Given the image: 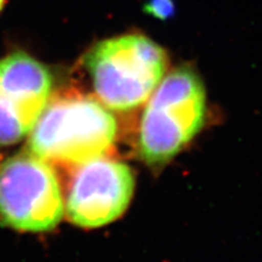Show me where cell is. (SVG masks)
Listing matches in <instances>:
<instances>
[{
    "label": "cell",
    "instance_id": "cell-2",
    "mask_svg": "<svg viewBox=\"0 0 262 262\" xmlns=\"http://www.w3.org/2000/svg\"><path fill=\"white\" fill-rule=\"evenodd\" d=\"M84 68L95 97L108 110L129 112L147 101L165 76L167 54L141 34L104 39L89 49Z\"/></svg>",
    "mask_w": 262,
    "mask_h": 262
},
{
    "label": "cell",
    "instance_id": "cell-3",
    "mask_svg": "<svg viewBox=\"0 0 262 262\" xmlns=\"http://www.w3.org/2000/svg\"><path fill=\"white\" fill-rule=\"evenodd\" d=\"M138 137V152L151 167L173 160L200 131L206 90L192 69L180 67L163 78L149 97Z\"/></svg>",
    "mask_w": 262,
    "mask_h": 262
},
{
    "label": "cell",
    "instance_id": "cell-8",
    "mask_svg": "<svg viewBox=\"0 0 262 262\" xmlns=\"http://www.w3.org/2000/svg\"><path fill=\"white\" fill-rule=\"evenodd\" d=\"M5 4H6V0H0V11H2V9L4 8Z\"/></svg>",
    "mask_w": 262,
    "mask_h": 262
},
{
    "label": "cell",
    "instance_id": "cell-7",
    "mask_svg": "<svg viewBox=\"0 0 262 262\" xmlns=\"http://www.w3.org/2000/svg\"><path fill=\"white\" fill-rule=\"evenodd\" d=\"M145 9L155 18H166L173 11V5L170 0H150Z\"/></svg>",
    "mask_w": 262,
    "mask_h": 262
},
{
    "label": "cell",
    "instance_id": "cell-6",
    "mask_svg": "<svg viewBox=\"0 0 262 262\" xmlns=\"http://www.w3.org/2000/svg\"><path fill=\"white\" fill-rule=\"evenodd\" d=\"M52 89L51 71L32 56L16 52L0 59V145L30 135Z\"/></svg>",
    "mask_w": 262,
    "mask_h": 262
},
{
    "label": "cell",
    "instance_id": "cell-4",
    "mask_svg": "<svg viewBox=\"0 0 262 262\" xmlns=\"http://www.w3.org/2000/svg\"><path fill=\"white\" fill-rule=\"evenodd\" d=\"M63 213V195L51 164L29 151L0 162V224L46 232L58 225Z\"/></svg>",
    "mask_w": 262,
    "mask_h": 262
},
{
    "label": "cell",
    "instance_id": "cell-1",
    "mask_svg": "<svg viewBox=\"0 0 262 262\" xmlns=\"http://www.w3.org/2000/svg\"><path fill=\"white\" fill-rule=\"evenodd\" d=\"M116 136V119L96 97L60 91L51 96L31 130L28 151L51 165L77 167L104 157Z\"/></svg>",
    "mask_w": 262,
    "mask_h": 262
},
{
    "label": "cell",
    "instance_id": "cell-5",
    "mask_svg": "<svg viewBox=\"0 0 262 262\" xmlns=\"http://www.w3.org/2000/svg\"><path fill=\"white\" fill-rule=\"evenodd\" d=\"M135 175L127 164L104 157L77 166L70 179L64 212L80 227L107 225L124 214L135 191Z\"/></svg>",
    "mask_w": 262,
    "mask_h": 262
}]
</instances>
